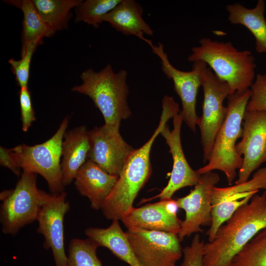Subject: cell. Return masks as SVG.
Masks as SVG:
<instances>
[{
    "label": "cell",
    "mask_w": 266,
    "mask_h": 266,
    "mask_svg": "<svg viewBox=\"0 0 266 266\" xmlns=\"http://www.w3.org/2000/svg\"><path fill=\"white\" fill-rule=\"evenodd\" d=\"M266 227V191L239 207L204 243L202 266H230L234 257Z\"/></svg>",
    "instance_id": "obj_1"
},
{
    "label": "cell",
    "mask_w": 266,
    "mask_h": 266,
    "mask_svg": "<svg viewBox=\"0 0 266 266\" xmlns=\"http://www.w3.org/2000/svg\"><path fill=\"white\" fill-rule=\"evenodd\" d=\"M162 108L158 127L146 143L130 154L100 208L107 219L121 220L133 207L135 199L152 173L150 154L153 144L168 120L177 114L170 104H163Z\"/></svg>",
    "instance_id": "obj_2"
},
{
    "label": "cell",
    "mask_w": 266,
    "mask_h": 266,
    "mask_svg": "<svg viewBox=\"0 0 266 266\" xmlns=\"http://www.w3.org/2000/svg\"><path fill=\"white\" fill-rule=\"evenodd\" d=\"M188 60L205 62L228 84L231 94L250 89L256 77L254 56L249 50H238L231 42L202 37L199 45L192 48Z\"/></svg>",
    "instance_id": "obj_3"
},
{
    "label": "cell",
    "mask_w": 266,
    "mask_h": 266,
    "mask_svg": "<svg viewBox=\"0 0 266 266\" xmlns=\"http://www.w3.org/2000/svg\"><path fill=\"white\" fill-rule=\"evenodd\" d=\"M127 76L125 69L115 72L109 64L99 71L88 68L81 73L82 83L71 90L92 99L101 113L104 125L119 128L121 121L132 114L127 100Z\"/></svg>",
    "instance_id": "obj_4"
},
{
    "label": "cell",
    "mask_w": 266,
    "mask_h": 266,
    "mask_svg": "<svg viewBox=\"0 0 266 266\" xmlns=\"http://www.w3.org/2000/svg\"><path fill=\"white\" fill-rule=\"evenodd\" d=\"M251 96L250 89L237 92L227 97V111L225 120L214 140L208 163L197 170L200 175L219 170L226 175L229 185L236 177L243 158L237 152L236 141L241 137V125Z\"/></svg>",
    "instance_id": "obj_5"
},
{
    "label": "cell",
    "mask_w": 266,
    "mask_h": 266,
    "mask_svg": "<svg viewBox=\"0 0 266 266\" xmlns=\"http://www.w3.org/2000/svg\"><path fill=\"white\" fill-rule=\"evenodd\" d=\"M69 122V117H66L54 135L43 143L33 146L22 144L11 148L21 169L41 175L54 194L64 192L65 187L62 180L61 158L62 142Z\"/></svg>",
    "instance_id": "obj_6"
},
{
    "label": "cell",
    "mask_w": 266,
    "mask_h": 266,
    "mask_svg": "<svg viewBox=\"0 0 266 266\" xmlns=\"http://www.w3.org/2000/svg\"><path fill=\"white\" fill-rule=\"evenodd\" d=\"M35 173L23 171L15 188L2 200L0 221L2 232L14 235L36 221L45 192L39 189Z\"/></svg>",
    "instance_id": "obj_7"
},
{
    "label": "cell",
    "mask_w": 266,
    "mask_h": 266,
    "mask_svg": "<svg viewBox=\"0 0 266 266\" xmlns=\"http://www.w3.org/2000/svg\"><path fill=\"white\" fill-rule=\"evenodd\" d=\"M201 86L203 92L202 113L198 125L205 163L209 160L215 137L226 117L227 107L223 102L231 92L228 84L208 67L202 74Z\"/></svg>",
    "instance_id": "obj_8"
},
{
    "label": "cell",
    "mask_w": 266,
    "mask_h": 266,
    "mask_svg": "<svg viewBox=\"0 0 266 266\" xmlns=\"http://www.w3.org/2000/svg\"><path fill=\"white\" fill-rule=\"evenodd\" d=\"M125 233L142 266H175L183 254L178 234L138 228H127Z\"/></svg>",
    "instance_id": "obj_9"
},
{
    "label": "cell",
    "mask_w": 266,
    "mask_h": 266,
    "mask_svg": "<svg viewBox=\"0 0 266 266\" xmlns=\"http://www.w3.org/2000/svg\"><path fill=\"white\" fill-rule=\"evenodd\" d=\"M149 44L153 53L161 60L163 73L173 81L174 89L182 103L183 121L195 133L196 125L200 120L196 110L197 95L201 86L202 74L207 67V64L202 61H198L193 63L192 69L189 71L179 70L170 63L162 43L154 45L151 42Z\"/></svg>",
    "instance_id": "obj_10"
},
{
    "label": "cell",
    "mask_w": 266,
    "mask_h": 266,
    "mask_svg": "<svg viewBox=\"0 0 266 266\" xmlns=\"http://www.w3.org/2000/svg\"><path fill=\"white\" fill-rule=\"evenodd\" d=\"M69 209L65 192L57 194L45 192L37 215L36 232L43 236V247L51 250L55 266H67L64 220Z\"/></svg>",
    "instance_id": "obj_11"
},
{
    "label": "cell",
    "mask_w": 266,
    "mask_h": 266,
    "mask_svg": "<svg viewBox=\"0 0 266 266\" xmlns=\"http://www.w3.org/2000/svg\"><path fill=\"white\" fill-rule=\"evenodd\" d=\"M220 180L219 175L213 171L201 174L189 194L175 200L179 208L185 212L178 234L180 241L194 233H202L201 226H210L213 190Z\"/></svg>",
    "instance_id": "obj_12"
},
{
    "label": "cell",
    "mask_w": 266,
    "mask_h": 266,
    "mask_svg": "<svg viewBox=\"0 0 266 266\" xmlns=\"http://www.w3.org/2000/svg\"><path fill=\"white\" fill-rule=\"evenodd\" d=\"M241 140L236 150L243 156L235 184L247 180L251 173L266 162V110L245 111Z\"/></svg>",
    "instance_id": "obj_13"
},
{
    "label": "cell",
    "mask_w": 266,
    "mask_h": 266,
    "mask_svg": "<svg viewBox=\"0 0 266 266\" xmlns=\"http://www.w3.org/2000/svg\"><path fill=\"white\" fill-rule=\"evenodd\" d=\"M90 150L88 159L109 174L119 176L133 151L122 138L119 128L103 125L88 131Z\"/></svg>",
    "instance_id": "obj_14"
},
{
    "label": "cell",
    "mask_w": 266,
    "mask_h": 266,
    "mask_svg": "<svg viewBox=\"0 0 266 266\" xmlns=\"http://www.w3.org/2000/svg\"><path fill=\"white\" fill-rule=\"evenodd\" d=\"M183 121V115L181 112L173 118V130L170 131L166 124L160 133L166 139L169 147V153L172 155L173 166L170 177L167 184L160 193L142 202L156 198H160V200L171 199L178 190L187 186H195L200 180L201 175L191 167L183 151L181 141Z\"/></svg>",
    "instance_id": "obj_15"
},
{
    "label": "cell",
    "mask_w": 266,
    "mask_h": 266,
    "mask_svg": "<svg viewBox=\"0 0 266 266\" xmlns=\"http://www.w3.org/2000/svg\"><path fill=\"white\" fill-rule=\"evenodd\" d=\"M179 208L175 200H160L139 208L133 207L121 220L127 228H138L178 234L182 222L177 216Z\"/></svg>",
    "instance_id": "obj_16"
},
{
    "label": "cell",
    "mask_w": 266,
    "mask_h": 266,
    "mask_svg": "<svg viewBox=\"0 0 266 266\" xmlns=\"http://www.w3.org/2000/svg\"><path fill=\"white\" fill-rule=\"evenodd\" d=\"M118 178L87 159L77 172L74 180L79 193L89 199L92 209L99 210L112 191Z\"/></svg>",
    "instance_id": "obj_17"
},
{
    "label": "cell",
    "mask_w": 266,
    "mask_h": 266,
    "mask_svg": "<svg viewBox=\"0 0 266 266\" xmlns=\"http://www.w3.org/2000/svg\"><path fill=\"white\" fill-rule=\"evenodd\" d=\"M90 142L85 126L66 132L62 145L61 169L64 186L74 180L77 172L88 159Z\"/></svg>",
    "instance_id": "obj_18"
},
{
    "label": "cell",
    "mask_w": 266,
    "mask_h": 266,
    "mask_svg": "<svg viewBox=\"0 0 266 266\" xmlns=\"http://www.w3.org/2000/svg\"><path fill=\"white\" fill-rule=\"evenodd\" d=\"M141 6L134 0H122L104 18L117 31L125 35H134L148 43L144 35L152 36L154 32L142 17Z\"/></svg>",
    "instance_id": "obj_19"
},
{
    "label": "cell",
    "mask_w": 266,
    "mask_h": 266,
    "mask_svg": "<svg viewBox=\"0 0 266 266\" xmlns=\"http://www.w3.org/2000/svg\"><path fill=\"white\" fill-rule=\"evenodd\" d=\"M265 2L259 0L253 8H247L239 3L228 4V20L233 24L245 27L255 39V49L259 53H266V20Z\"/></svg>",
    "instance_id": "obj_20"
},
{
    "label": "cell",
    "mask_w": 266,
    "mask_h": 266,
    "mask_svg": "<svg viewBox=\"0 0 266 266\" xmlns=\"http://www.w3.org/2000/svg\"><path fill=\"white\" fill-rule=\"evenodd\" d=\"M85 234L99 247L107 248L130 266H142L135 257L119 220H113L106 228H88L85 230Z\"/></svg>",
    "instance_id": "obj_21"
},
{
    "label": "cell",
    "mask_w": 266,
    "mask_h": 266,
    "mask_svg": "<svg viewBox=\"0 0 266 266\" xmlns=\"http://www.w3.org/2000/svg\"><path fill=\"white\" fill-rule=\"evenodd\" d=\"M6 2L20 9L23 14L21 56L31 43L36 40L42 41L44 37H51L55 33L42 19L32 0H11Z\"/></svg>",
    "instance_id": "obj_22"
},
{
    "label": "cell",
    "mask_w": 266,
    "mask_h": 266,
    "mask_svg": "<svg viewBox=\"0 0 266 266\" xmlns=\"http://www.w3.org/2000/svg\"><path fill=\"white\" fill-rule=\"evenodd\" d=\"M82 0H32L39 15L55 33L66 29L71 18V10Z\"/></svg>",
    "instance_id": "obj_23"
},
{
    "label": "cell",
    "mask_w": 266,
    "mask_h": 266,
    "mask_svg": "<svg viewBox=\"0 0 266 266\" xmlns=\"http://www.w3.org/2000/svg\"><path fill=\"white\" fill-rule=\"evenodd\" d=\"M260 189L266 191V166L258 169L254 173L252 178L244 182L227 187H214L212 205L214 206L234 195L249 196L257 194Z\"/></svg>",
    "instance_id": "obj_24"
},
{
    "label": "cell",
    "mask_w": 266,
    "mask_h": 266,
    "mask_svg": "<svg viewBox=\"0 0 266 266\" xmlns=\"http://www.w3.org/2000/svg\"><path fill=\"white\" fill-rule=\"evenodd\" d=\"M122 0H83L75 8V21L84 22L98 28L104 21L105 16Z\"/></svg>",
    "instance_id": "obj_25"
},
{
    "label": "cell",
    "mask_w": 266,
    "mask_h": 266,
    "mask_svg": "<svg viewBox=\"0 0 266 266\" xmlns=\"http://www.w3.org/2000/svg\"><path fill=\"white\" fill-rule=\"evenodd\" d=\"M230 266H266V227L234 257Z\"/></svg>",
    "instance_id": "obj_26"
},
{
    "label": "cell",
    "mask_w": 266,
    "mask_h": 266,
    "mask_svg": "<svg viewBox=\"0 0 266 266\" xmlns=\"http://www.w3.org/2000/svg\"><path fill=\"white\" fill-rule=\"evenodd\" d=\"M98 247L88 238L72 239L68 245L67 266H102L96 253Z\"/></svg>",
    "instance_id": "obj_27"
},
{
    "label": "cell",
    "mask_w": 266,
    "mask_h": 266,
    "mask_svg": "<svg viewBox=\"0 0 266 266\" xmlns=\"http://www.w3.org/2000/svg\"><path fill=\"white\" fill-rule=\"evenodd\" d=\"M42 41L36 40L31 43L20 60L11 58L8 60L11 69L14 74L18 85L21 88H28L30 77V66L32 57L36 47Z\"/></svg>",
    "instance_id": "obj_28"
},
{
    "label": "cell",
    "mask_w": 266,
    "mask_h": 266,
    "mask_svg": "<svg viewBox=\"0 0 266 266\" xmlns=\"http://www.w3.org/2000/svg\"><path fill=\"white\" fill-rule=\"evenodd\" d=\"M246 111L266 110V73H258L250 88Z\"/></svg>",
    "instance_id": "obj_29"
},
{
    "label": "cell",
    "mask_w": 266,
    "mask_h": 266,
    "mask_svg": "<svg viewBox=\"0 0 266 266\" xmlns=\"http://www.w3.org/2000/svg\"><path fill=\"white\" fill-rule=\"evenodd\" d=\"M204 244L199 234H196L190 245L183 249V260L180 266H202Z\"/></svg>",
    "instance_id": "obj_30"
},
{
    "label": "cell",
    "mask_w": 266,
    "mask_h": 266,
    "mask_svg": "<svg viewBox=\"0 0 266 266\" xmlns=\"http://www.w3.org/2000/svg\"><path fill=\"white\" fill-rule=\"evenodd\" d=\"M21 110L22 131H28L32 123L35 120L34 111L33 107L31 93L28 88H20L19 92Z\"/></svg>",
    "instance_id": "obj_31"
},
{
    "label": "cell",
    "mask_w": 266,
    "mask_h": 266,
    "mask_svg": "<svg viewBox=\"0 0 266 266\" xmlns=\"http://www.w3.org/2000/svg\"><path fill=\"white\" fill-rule=\"evenodd\" d=\"M0 164L9 169L17 176L22 174L21 169L17 164L11 148L0 147Z\"/></svg>",
    "instance_id": "obj_32"
}]
</instances>
